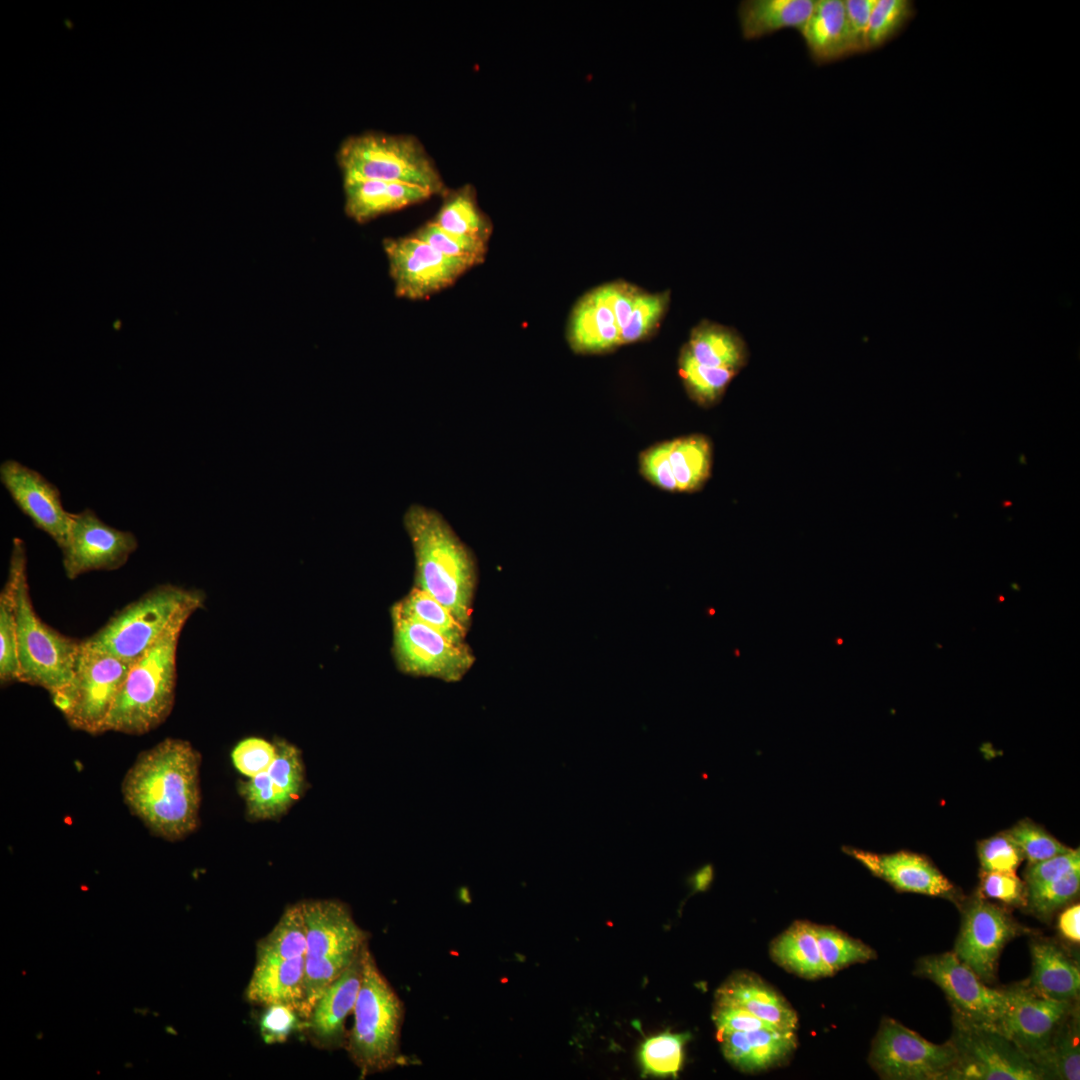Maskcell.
I'll use <instances>...</instances> for the list:
<instances>
[{
	"label": "cell",
	"instance_id": "obj_1",
	"mask_svg": "<svg viewBox=\"0 0 1080 1080\" xmlns=\"http://www.w3.org/2000/svg\"><path fill=\"white\" fill-rule=\"evenodd\" d=\"M199 752L182 739L167 738L140 753L127 771L125 804L156 836L185 838L199 825Z\"/></svg>",
	"mask_w": 1080,
	"mask_h": 1080
},
{
	"label": "cell",
	"instance_id": "obj_2",
	"mask_svg": "<svg viewBox=\"0 0 1080 1080\" xmlns=\"http://www.w3.org/2000/svg\"><path fill=\"white\" fill-rule=\"evenodd\" d=\"M403 525L414 554V586L434 597L469 629L477 583L472 551L433 508L411 504Z\"/></svg>",
	"mask_w": 1080,
	"mask_h": 1080
},
{
	"label": "cell",
	"instance_id": "obj_3",
	"mask_svg": "<svg viewBox=\"0 0 1080 1080\" xmlns=\"http://www.w3.org/2000/svg\"><path fill=\"white\" fill-rule=\"evenodd\" d=\"M668 292L615 281L585 293L573 307L567 340L576 353H602L649 337L664 317Z\"/></svg>",
	"mask_w": 1080,
	"mask_h": 1080
},
{
	"label": "cell",
	"instance_id": "obj_4",
	"mask_svg": "<svg viewBox=\"0 0 1080 1080\" xmlns=\"http://www.w3.org/2000/svg\"><path fill=\"white\" fill-rule=\"evenodd\" d=\"M15 606L20 682L39 686L51 695L72 679L82 641L47 625L34 610L28 584L26 547L14 538L8 577Z\"/></svg>",
	"mask_w": 1080,
	"mask_h": 1080
},
{
	"label": "cell",
	"instance_id": "obj_5",
	"mask_svg": "<svg viewBox=\"0 0 1080 1080\" xmlns=\"http://www.w3.org/2000/svg\"><path fill=\"white\" fill-rule=\"evenodd\" d=\"M201 591L159 585L117 611L82 644L97 652L136 661L172 627L185 625L203 607Z\"/></svg>",
	"mask_w": 1080,
	"mask_h": 1080
},
{
	"label": "cell",
	"instance_id": "obj_6",
	"mask_svg": "<svg viewBox=\"0 0 1080 1080\" xmlns=\"http://www.w3.org/2000/svg\"><path fill=\"white\" fill-rule=\"evenodd\" d=\"M347 1050L362 1075L406 1063L400 1052L404 1005L382 974L368 944L363 949L360 989Z\"/></svg>",
	"mask_w": 1080,
	"mask_h": 1080
},
{
	"label": "cell",
	"instance_id": "obj_7",
	"mask_svg": "<svg viewBox=\"0 0 1080 1080\" xmlns=\"http://www.w3.org/2000/svg\"><path fill=\"white\" fill-rule=\"evenodd\" d=\"M184 625L172 627L131 667L103 726L141 735L157 728L169 716L175 698L176 652Z\"/></svg>",
	"mask_w": 1080,
	"mask_h": 1080
},
{
	"label": "cell",
	"instance_id": "obj_8",
	"mask_svg": "<svg viewBox=\"0 0 1080 1080\" xmlns=\"http://www.w3.org/2000/svg\"><path fill=\"white\" fill-rule=\"evenodd\" d=\"M301 904L307 928V951L300 1016L308 1019L327 987L368 944V937L348 906L340 901L310 900Z\"/></svg>",
	"mask_w": 1080,
	"mask_h": 1080
},
{
	"label": "cell",
	"instance_id": "obj_9",
	"mask_svg": "<svg viewBox=\"0 0 1080 1080\" xmlns=\"http://www.w3.org/2000/svg\"><path fill=\"white\" fill-rule=\"evenodd\" d=\"M337 162L346 179H374L419 186L432 195L445 192L438 169L421 142L411 135L364 132L345 139Z\"/></svg>",
	"mask_w": 1080,
	"mask_h": 1080
},
{
	"label": "cell",
	"instance_id": "obj_10",
	"mask_svg": "<svg viewBox=\"0 0 1080 1080\" xmlns=\"http://www.w3.org/2000/svg\"><path fill=\"white\" fill-rule=\"evenodd\" d=\"M136 661L90 650L82 644L72 679L51 695L53 703L73 728L102 733L112 704Z\"/></svg>",
	"mask_w": 1080,
	"mask_h": 1080
},
{
	"label": "cell",
	"instance_id": "obj_11",
	"mask_svg": "<svg viewBox=\"0 0 1080 1080\" xmlns=\"http://www.w3.org/2000/svg\"><path fill=\"white\" fill-rule=\"evenodd\" d=\"M956 1062L945 1080H1043L1044 1072L998 1029L953 1020Z\"/></svg>",
	"mask_w": 1080,
	"mask_h": 1080
},
{
	"label": "cell",
	"instance_id": "obj_12",
	"mask_svg": "<svg viewBox=\"0 0 1080 1080\" xmlns=\"http://www.w3.org/2000/svg\"><path fill=\"white\" fill-rule=\"evenodd\" d=\"M392 654L398 669L409 675L457 682L471 669L475 656L467 644L458 645L429 626L390 609Z\"/></svg>",
	"mask_w": 1080,
	"mask_h": 1080
},
{
	"label": "cell",
	"instance_id": "obj_13",
	"mask_svg": "<svg viewBox=\"0 0 1080 1080\" xmlns=\"http://www.w3.org/2000/svg\"><path fill=\"white\" fill-rule=\"evenodd\" d=\"M869 1062L885 1079L945 1080L956 1062L950 1041L935 1044L894 1019L881 1022Z\"/></svg>",
	"mask_w": 1080,
	"mask_h": 1080
},
{
	"label": "cell",
	"instance_id": "obj_14",
	"mask_svg": "<svg viewBox=\"0 0 1080 1080\" xmlns=\"http://www.w3.org/2000/svg\"><path fill=\"white\" fill-rule=\"evenodd\" d=\"M917 973L937 984L953 1011V1020L998 1029L1008 1007L1005 989L987 986L953 952L923 957Z\"/></svg>",
	"mask_w": 1080,
	"mask_h": 1080
},
{
	"label": "cell",
	"instance_id": "obj_15",
	"mask_svg": "<svg viewBox=\"0 0 1080 1080\" xmlns=\"http://www.w3.org/2000/svg\"><path fill=\"white\" fill-rule=\"evenodd\" d=\"M384 250L397 296L426 299L454 284L478 265L468 258L445 255L415 236L387 239Z\"/></svg>",
	"mask_w": 1080,
	"mask_h": 1080
},
{
	"label": "cell",
	"instance_id": "obj_16",
	"mask_svg": "<svg viewBox=\"0 0 1080 1080\" xmlns=\"http://www.w3.org/2000/svg\"><path fill=\"white\" fill-rule=\"evenodd\" d=\"M137 547L132 532L107 525L93 510L70 513L67 539L61 548L65 574L75 579L91 571L118 569Z\"/></svg>",
	"mask_w": 1080,
	"mask_h": 1080
},
{
	"label": "cell",
	"instance_id": "obj_17",
	"mask_svg": "<svg viewBox=\"0 0 1080 1080\" xmlns=\"http://www.w3.org/2000/svg\"><path fill=\"white\" fill-rule=\"evenodd\" d=\"M1005 991L1008 1007L998 1030L1039 1067L1058 1025L1074 1002L1044 997L1029 986H1013Z\"/></svg>",
	"mask_w": 1080,
	"mask_h": 1080
},
{
	"label": "cell",
	"instance_id": "obj_18",
	"mask_svg": "<svg viewBox=\"0 0 1080 1080\" xmlns=\"http://www.w3.org/2000/svg\"><path fill=\"white\" fill-rule=\"evenodd\" d=\"M1019 931L1003 909L979 898L965 909L953 953L981 980L991 983L1002 949Z\"/></svg>",
	"mask_w": 1080,
	"mask_h": 1080
},
{
	"label": "cell",
	"instance_id": "obj_19",
	"mask_svg": "<svg viewBox=\"0 0 1080 1080\" xmlns=\"http://www.w3.org/2000/svg\"><path fill=\"white\" fill-rule=\"evenodd\" d=\"M277 755L267 771L241 783L247 814L253 820L275 819L300 797L305 784L301 753L293 744L275 740Z\"/></svg>",
	"mask_w": 1080,
	"mask_h": 1080
},
{
	"label": "cell",
	"instance_id": "obj_20",
	"mask_svg": "<svg viewBox=\"0 0 1080 1080\" xmlns=\"http://www.w3.org/2000/svg\"><path fill=\"white\" fill-rule=\"evenodd\" d=\"M0 481L16 506L61 549L66 542L70 512L59 489L38 471L8 459L0 465Z\"/></svg>",
	"mask_w": 1080,
	"mask_h": 1080
},
{
	"label": "cell",
	"instance_id": "obj_21",
	"mask_svg": "<svg viewBox=\"0 0 1080 1080\" xmlns=\"http://www.w3.org/2000/svg\"><path fill=\"white\" fill-rule=\"evenodd\" d=\"M842 850L898 891L949 899L955 895L953 884L920 854L909 851L878 854L849 846Z\"/></svg>",
	"mask_w": 1080,
	"mask_h": 1080
},
{
	"label": "cell",
	"instance_id": "obj_22",
	"mask_svg": "<svg viewBox=\"0 0 1080 1080\" xmlns=\"http://www.w3.org/2000/svg\"><path fill=\"white\" fill-rule=\"evenodd\" d=\"M363 949L352 964L327 987L307 1019L310 1030L322 1044L334 1046L342 1044L345 1039V1021L348 1015L353 1013L361 985Z\"/></svg>",
	"mask_w": 1080,
	"mask_h": 1080
},
{
	"label": "cell",
	"instance_id": "obj_23",
	"mask_svg": "<svg viewBox=\"0 0 1080 1080\" xmlns=\"http://www.w3.org/2000/svg\"><path fill=\"white\" fill-rule=\"evenodd\" d=\"M799 33L816 64H827L857 53L843 0H816Z\"/></svg>",
	"mask_w": 1080,
	"mask_h": 1080
},
{
	"label": "cell",
	"instance_id": "obj_24",
	"mask_svg": "<svg viewBox=\"0 0 1080 1080\" xmlns=\"http://www.w3.org/2000/svg\"><path fill=\"white\" fill-rule=\"evenodd\" d=\"M344 181L345 211L357 222L422 202L432 194L419 186L374 179Z\"/></svg>",
	"mask_w": 1080,
	"mask_h": 1080
},
{
	"label": "cell",
	"instance_id": "obj_25",
	"mask_svg": "<svg viewBox=\"0 0 1080 1080\" xmlns=\"http://www.w3.org/2000/svg\"><path fill=\"white\" fill-rule=\"evenodd\" d=\"M305 956L293 959H256L245 996L265 1006L284 1004L300 1015L304 999Z\"/></svg>",
	"mask_w": 1080,
	"mask_h": 1080
},
{
	"label": "cell",
	"instance_id": "obj_26",
	"mask_svg": "<svg viewBox=\"0 0 1080 1080\" xmlns=\"http://www.w3.org/2000/svg\"><path fill=\"white\" fill-rule=\"evenodd\" d=\"M716 1000L739 1006L781 1030L794 1031L797 1025L796 1013L790 1005L752 974H735L718 990Z\"/></svg>",
	"mask_w": 1080,
	"mask_h": 1080
},
{
	"label": "cell",
	"instance_id": "obj_27",
	"mask_svg": "<svg viewBox=\"0 0 1080 1080\" xmlns=\"http://www.w3.org/2000/svg\"><path fill=\"white\" fill-rule=\"evenodd\" d=\"M1032 974L1029 987L1036 993L1063 1002H1075L1080 990L1079 968L1054 943L1031 944Z\"/></svg>",
	"mask_w": 1080,
	"mask_h": 1080
},
{
	"label": "cell",
	"instance_id": "obj_28",
	"mask_svg": "<svg viewBox=\"0 0 1080 1080\" xmlns=\"http://www.w3.org/2000/svg\"><path fill=\"white\" fill-rule=\"evenodd\" d=\"M816 0H744L738 19L744 39L752 40L792 28L799 32L811 15Z\"/></svg>",
	"mask_w": 1080,
	"mask_h": 1080
},
{
	"label": "cell",
	"instance_id": "obj_29",
	"mask_svg": "<svg viewBox=\"0 0 1080 1080\" xmlns=\"http://www.w3.org/2000/svg\"><path fill=\"white\" fill-rule=\"evenodd\" d=\"M683 347L702 365L736 373L747 364L749 358L746 342L735 329L708 320L701 321L692 329Z\"/></svg>",
	"mask_w": 1080,
	"mask_h": 1080
},
{
	"label": "cell",
	"instance_id": "obj_30",
	"mask_svg": "<svg viewBox=\"0 0 1080 1080\" xmlns=\"http://www.w3.org/2000/svg\"><path fill=\"white\" fill-rule=\"evenodd\" d=\"M772 958L787 970L805 978L831 975L818 946L813 924L805 921L793 923L771 944Z\"/></svg>",
	"mask_w": 1080,
	"mask_h": 1080
},
{
	"label": "cell",
	"instance_id": "obj_31",
	"mask_svg": "<svg viewBox=\"0 0 1080 1080\" xmlns=\"http://www.w3.org/2000/svg\"><path fill=\"white\" fill-rule=\"evenodd\" d=\"M1079 1014L1073 1006L1058 1025L1049 1049L1039 1064L1047 1079L1080 1077Z\"/></svg>",
	"mask_w": 1080,
	"mask_h": 1080
},
{
	"label": "cell",
	"instance_id": "obj_32",
	"mask_svg": "<svg viewBox=\"0 0 1080 1080\" xmlns=\"http://www.w3.org/2000/svg\"><path fill=\"white\" fill-rule=\"evenodd\" d=\"M433 222L446 231L487 241L492 229L487 216L477 205L471 186L461 187L446 195Z\"/></svg>",
	"mask_w": 1080,
	"mask_h": 1080
},
{
	"label": "cell",
	"instance_id": "obj_33",
	"mask_svg": "<svg viewBox=\"0 0 1080 1080\" xmlns=\"http://www.w3.org/2000/svg\"><path fill=\"white\" fill-rule=\"evenodd\" d=\"M669 460L679 491H694L703 486L711 469V446L700 435L670 441Z\"/></svg>",
	"mask_w": 1080,
	"mask_h": 1080
},
{
	"label": "cell",
	"instance_id": "obj_34",
	"mask_svg": "<svg viewBox=\"0 0 1080 1080\" xmlns=\"http://www.w3.org/2000/svg\"><path fill=\"white\" fill-rule=\"evenodd\" d=\"M306 951L307 928L300 902L288 907L258 942L256 959H293L306 956Z\"/></svg>",
	"mask_w": 1080,
	"mask_h": 1080
},
{
	"label": "cell",
	"instance_id": "obj_35",
	"mask_svg": "<svg viewBox=\"0 0 1080 1080\" xmlns=\"http://www.w3.org/2000/svg\"><path fill=\"white\" fill-rule=\"evenodd\" d=\"M394 606L402 614L434 629L458 645L466 644L468 629L444 605L427 592L413 586Z\"/></svg>",
	"mask_w": 1080,
	"mask_h": 1080
},
{
	"label": "cell",
	"instance_id": "obj_36",
	"mask_svg": "<svg viewBox=\"0 0 1080 1080\" xmlns=\"http://www.w3.org/2000/svg\"><path fill=\"white\" fill-rule=\"evenodd\" d=\"M679 371L688 394L702 406L715 404L737 374L698 363L684 347L680 352Z\"/></svg>",
	"mask_w": 1080,
	"mask_h": 1080
},
{
	"label": "cell",
	"instance_id": "obj_37",
	"mask_svg": "<svg viewBox=\"0 0 1080 1080\" xmlns=\"http://www.w3.org/2000/svg\"><path fill=\"white\" fill-rule=\"evenodd\" d=\"M814 927L822 959L832 974L846 966L876 957L869 946L841 931L826 926Z\"/></svg>",
	"mask_w": 1080,
	"mask_h": 1080
},
{
	"label": "cell",
	"instance_id": "obj_38",
	"mask_svg": "<svg viewBox=\"0 0 1080 1080\" xmlns=\"http://www.w3.org/2000/svg\"><path fill=\"white\" fill-rule=\"evenodd\" d=\"M0 681L20 682L15 606L8 580L0 593Z\"/></svg>",
	"mask_w": 1080,
	"mask_h": 1080
},
{
	"label": "cell",
	"instance_id": "obj_39",
	"mask_svg": "<svg viewBox=\"0 0 1080 1080\" xmlns=\"http://www.w3.org/2000/svg\"><path fill=\"white\" fill-rule=\"evenodd\" d=\"M908 0H876L870 17L867 46L876 49L896 36L913 15Z\"/></svg>",
	"mask_w": 1080,
	"mask_h": 1080
},
{
	"label": "cell",
	"instance_id": "obj_40",
	"mask_svg": "<svg viewBox=\"0 0 1080 1080\" xmlns=\"http://www.w3.org/2000/svg\"><path fill=\"white\" fill-rule=\"evenodd\" d=\"M687 1035L664 1033L647 1039L640 1050L646 1072L654 1075L676 1074L683 1059Z\"/></svg>",
	"mask_w": 1080,
	"mask_h": 1080
},
{
	"label": "cell",
	"instance_id": "obj_41",
	"mask_svg": "<svg viewBox=\"0 0 1080 1080\" xmlns=\"http://www.w3.org/2000/svg\"><path fill=\"white\" fill-rule=\"evenodd\" d=\"M413 236L445 255L468 258L478 264L484 261L487 253V240L446 231L433 221L423 225Z\"/></svg>",
	"mask_w": 1080,
	"mask_h": 1080
},
{
	"label": "cell",
	"instance_id": "obj_42",
	"mask_svg": "<svg viewBox=\"0 0 1080 1080\" xmlns=\"http://www.w3.org/2000/svg\"><path fill=\"white\" fill-rule=\"evenodd\" d=\"M1019 846L1029 864L1037 863L1053 856L1066 853L1071 850L1043 827L1030 819L1020 820L1012 828L1007 830Z\"/></svg>",
	"mask_w": 1080,
	"mask_h": 1080
},
{
	"label": "cell",
	"instance_id": "obj_43",
	"mask_svg": "<svg viewBox=\"0 0 1080 1080\" xmlns=\"http://www.w3.org/2000/svg\"><path fill=\"white\" fill-rule=\"evenodd\" d=\"M1080 887V868L1048 882L1027 888V903L1038 915L1047 917L1073 899Z\"/></svg>",
	"mask_w": 1080,
	"mask_h": 1080
},
{
	"label": "cell",
	"instance_id": "obj_44",
	"mask_svg": "<svg viewBox=\"0 0 1080 1080\" xmlns=\"http://www.w3.org/2000/svg\"><path fill=\"white\" fill-rule=\"evenodd\" d=\"M757 1070L765 1069L785 1058L795 1049L794 1031L762 1028L746 1032Z\"/></svg>",
	"mask_w": 1080,
	"mask_h": 1080
},
{
	"label": "cell",
	"instance_id": "obj_45",
	"mask_svg": "<svg viewBox=\"0 0 1080 1080\" xmlns=\"http://www.w3.org/2000/svg\"><path fill=\"white\" fill-rule=\"evenodd\" d=\"M977 853L983 872H1015L1024 859L1007 831L979 841Z\"/></svg>",
	"mask_w": 1080,
	"mask_h": 1080
},
{
	"label": "cell",
	"instance_id": "obj_46",
	"mask_svg": "<svg viewBox=\"0 0 1080 1080\" xmlns=\"http://www.w3.org/2000/svg\"><path fill=\"white\" fill-rule=\"evenodd\" d=\"M277 755L275 743L259 737H249L236 744L231 753L234 767L243 775L253 778L272 765Z\"/></svg>",
	"mask_w": 1080,
	"mask_h": 1080
},
{
	"label": "cell",
	"instance_id": "obj_47",
	"mask_svg": "<svg viewBox=\"0 0 1080 1080\" xmlns=\"http://www.w3.org/2000/svg\"><path fill=\"white\" fill-rule=\"evenodd\" d=\"M981 892L988 898L1008 905L1027 904L1026 884L1016 876L1015 872L982 871Z\"/></svg>",
	"mask_w": 1080,
	"mask_h": 1080
},
{
	"label": "cell",
	"instance_id": "obj_48",
	"mask_svg": "<svg viewBox=\"0 0 1080 1080\" xmlns=\"http://www.w3.org/2000/svg\"><path fill=\"white\" fill-rule=\"evenodd\" d=\"M1080 868V851L1071 849L1043 861L1029 864L1024 878L1027 888H1034L1054 881Z\"/></svg>",
	"mask_w": 1080,
	"mask_h": 1080
},
{
	"label": "cell",
	"instance_id": "obj_49",
	"mask_svg": "<svg viewBox=\"0 0 1080 1080\" xmlns=\"http://www.w3.org/2000/svg\"><path fill=\"white\" fill-rule=\"evenodd\" d=\"M299 1013L291 1006L271 1004L263 1013L260 1033L267 1044L283 1042L297 1025Z\"/></svg>",
	"mask_w": 1080,
	"mask_h": 1080
},
{
	"label": "cell",
	"instance_id": "obj_50",
	"mask_svg": "<svg viewBox=\"0 0 1080 1080\" xmlns=\"http://www.w3.org/2000/svg\"><path fill=\"white\" fill-rule=\"evenodd\" d=\"M670 448V441L650 448L642 454L640 465L642 473L650 482L674 491L677 490V484L669 460Z\"/></svg>",
	"mask_w": 1080,
	"mask_h": 1080
},
{
	"label": "cell",
	"instance_id": "obj_51",
	"mask_svg": "<svg viewBox=\"0 0 1080 1080\" xmlns=\"http://www.w3.org/2000/svg\"><path fill=\"white\" fill-rule=\"evenodd\" d=\"M713 1020L718 1033L731 1031L748 1032L762 1028L778 1029L749 1013L745 1009L720 1000H716Z\"/></svg>",
	"mask_w": 1080,
	"mask_h": 1080
},
{
	"label": "cell",
	"instance_id": "obj_52",
	"mask_svg": "<svg viewBox=\"0 0 1080 1080\" xmlns=\"http://www.w3.org/2000/svg\"><path fill=\"white\" fill-rule=\"evenodd\" d=\"M849 29L857 53L868 51L867 33L876 0H843Z\"/></svg>",
	"mask_w": 1080,
	"mask_h": 1080
},
{
	"label": "cell",
	"instance_id": "obj_53",
	"mask_svg": "<svg viewBox=\"0 0 1080 1080\" xmlns=\"http://www.w3.org/2000/svg\"><path fill=\"white\" fill-rule=\"evenodd\" d=\"M718 1038L723 1054L730 1063L743 1071L757 1070L746 1032H722L718 1033Z\"/></svg>",
	"mask_w": 1080,
	"mask_h": 1080
},
{
	"label": "cell",
	"instance_id": "obj_54",
	"mask_svg": "<svg viewBox=\"0 0 1080 1080\" xmlns=\"http://www.w3.org/2000/svg\"><path fill=\"white\" fill-rule=\"evenodd\" d=\"M1061 934L1072 942L1080 940V906L1075 904L1065 909L1058 919Z\"/></svg>",
	"mask_w": 1080,
	"mask_h": 1080
},
{
	"label": "cell",
	"instance_id": "obj_55",
	"mask_svg": "<svg viewBox=\"0 0 1080 1080\" xmlns=\"http://www.w3.org/2000/svg\"><path fill=\"white\" fill-rule=\"evenodd\" d=\"M713 867L711 865H705L699 869L691 878L690 884L693 886L694 891H705L709 888L713 880Z\"/></svg>",
	"mask_w": 1080,
	"mask_h": 1080
}]
</instances>
